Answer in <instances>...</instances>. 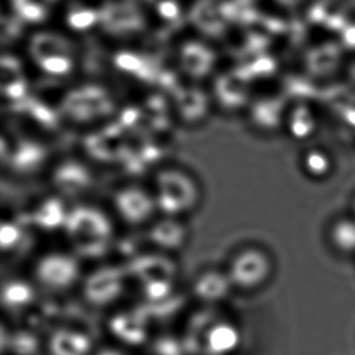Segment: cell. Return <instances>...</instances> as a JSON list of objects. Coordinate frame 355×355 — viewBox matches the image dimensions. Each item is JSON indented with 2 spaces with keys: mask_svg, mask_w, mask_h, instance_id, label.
<instances>
[{
  "mask_svg": "<svg viewBox=\"0 0 355 355\" xmlns=\"http://www.w3.org/2000/svg\"><path fill=\"white\" fill-rule=\"evenodd\" d=\"M332 248L341 254H355V217H342L332 223L329 231Z\"/></svg>",
  "mask_w": 355,
  "mask_h": 355,
  "instance_id": "2",
  "label": "cell"
},
{
  "mask_svg": "<svg viewBox=\"0 0 355 355\" xmlns=\"http://www.w3.org/2000/svg\"><path fill=\"white\" fill-rule=\"evenodd\" d=\"M354 212H355V202H354Z\"/></svg>",
  "mask_w": 355,
  "mask_h": 355,
  "instance_id": "8",
  "label": "cell"
},
{
  "mask_svg": "<svg viewBox=\"0 0 355 355\" xmlns=\"http://www.w3.org/2000/svg\"><path fill=\"white\" fill-rule=\"evenodd\" d=\"M96 21V14L92 11H79L69 16V24L74 28L83 29L90 27Z\"/></svg>",
  "mask_w": 355,
  "mask_h": 355,
  "instance_id": "5",
  "label": "cell"
},
{
  "mask_svg": "<svg viewBox=\"0 0 355 355\" xmlns=\"http://www.w3.org/2000/svg\"><path fill=\"white\" fill-rule=\"evenodd\" d=\"M302 166L308 176L322 180L331 173L334 163L331 157L325 150L314 148L309 149L303 155Z\"/></svg>",
  "mask_w": 355,
  "mask_h": 355,
  "instance_id": "4",
  "label": "cell"
},
{
  "mask_svg": "<svg viewBox=\"0 0 355 355\" xmlns=\"http://www.w3.org/2000/svg\"><path fill=\"white\" fill-rule=\"evenodd\" d=\"M236 278L245 286H259L272 273V261L267 252L251 248L238 254L233 264Z\"/></svg>",
  "mask_w": 355,
  "mask_h": 355,
  "instance_id": "1",
  "label": "cell"
},
{
  "mask_svg": "<svg viewBox=\"0 0 355 355\" xmlns=\"http://www.w3.org/2000/svg\"><path fill=\"white\" fill-rule=\"evenodd\" d=\"M288 129L293 139H307L315 134L318 129L317 116L308 107H296L290 112L288 120Z\"/></svg>",
  "mask_w": 355,
  "mask_h": 355,
  "instance_id": "3",
  "label": "cell"
},
{
  "mask_svg": "<svg viewBox=\"0 0 355 355\" xmlns=\"http://www.w3.org/2000/svg\"><path fill=\"white\" fill-rule=\"evenodd\" d=\"M159 12L166 19H176L178 15V5L173 1H163L159 4Z\"/></svg>",
  "mask_w": 355,
  "mask_h": 355,
  "instance_id": "7",
  "label": "cell"
},
{
  "mask_svg": "<svg viewBox=\"0 0 355 355\" xmlns=\"http://www.w3.org/2000/svg\"><path fill=\"white\" fill-rule=\"evenodd\" d=\"M21 12L26 19L38 21L44 16V10L34 4H24L21 6Z\"/></svg>",
  "mask_w": 355,
  "mask_h": 355,
  "instance_id": "6",
  "label": "cell"
}]
</instances>
